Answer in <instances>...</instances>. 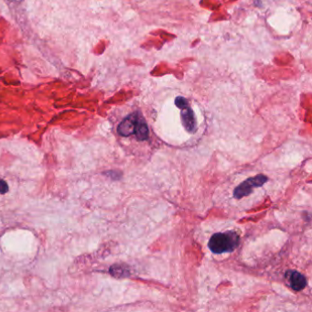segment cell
Segmentation results:
<instances>
[{
    "mask_svg": "<svg viewBox=\"0 0 312 312\" xmlns=\"http://www.w3.org/2000/svg\"><path fill=\"white\" fill-rule=\"evenodd\" d=\"M110 273L113 275L114 277H125L126 275H127L126 269H123L122 266H113L111 269H110Z\"/></svg>",
    "mask_w": 312,
    "mask_h": 312,
    "instance_id": "52a82bcc",
    "label": "cell"
},
{
    "mask_svg": "<svg viewBox=\"0 0 312 312\" xmlns=\"http://www.w3.org/2000/svg\"><path fill=\"white\" fill-rule=\"evenodd\" d=\"M135 135L137 137L138 140L144 141L147 140L148 138V127L147 123L143 119L142 117H138L137 119V126H136V130H135Z\"/></svg>",
    "mask_w": 312,
    "mask_h": 312,
    "instance_id": "8992f818",
    "label": "cell"
},
{
    "mask_svg": "<svg viewBox=\"0 0 312 312\" xmlns=\"http://www.w3.org/2000/svg\"><path fill=\"white\" fill-rule=\"evenodd\" d=\"M268 181H269L268 177L262 174L250 178L247 181L242 182L239 186L236 187L234 192V197L236 199L246 197L253 192L254 188L263 186L266 182H268Z\"/></svg>",
    "mask_w": 312,
    "mask_h": 312,
    "instance_id": "7a4b0ae2",
    "label": "cell"
},
{
    "mask_svg": "<svg viewBox=\"0 0 312 312\" xmlns=\"http://www.w3.org/2000/svg\"><path fill=\"white\" fill-rule=\"evenodd\" d=\"M175 104L177 105V107H179L180 109H182V108H184L186 106H189V103H188L187 99L182 97V96H179V97L176 98Z\"/></svg>",
    "mask_w": 312,
    "mask_h": 312,
    "instance_id": "ba28073f",
    "label": "cell"
},
{
    "mask_svg": "<svg viewBox=\"0 0 312 312\" xmlns=\"http://www.w3.org/2000/svg\"><path fill=\"white\" fill-rule=\"evenodd\" d=\"M7 192H8V185L6 184L5 181L0 180V193L5 194Z\"/></svg>",
    "mask_w": 312,
    "mask_h": 312,
    "instance_id": "9c48e42d",
    "label": "cell"
},
{
    "mask_svg": "<svg viewBox=\"0 0 312 312\" xmlns=\"http://www.w3.org/2000/svg\"><path fill=\"white\" fill-rule=\"evenodd\" d=\"M240 244V237L236 232L228 231L218 233L211 237L209 248L214 254H224L235 251Z\"/></svg>",
    "mask_w": 312,
    "mask_h": 312,
    "instance_id": "6da1fadb",
    "label": "cell"
},
{
    "mask_svg": "<svg viewBox=\"0 0 312 312\" xmlns=\"http://www.w3.org/2000/svg\"><path fill=\"white\" fill-rule=\"evenodd\" d=\"M285 276L292 290L296 291H302L306 287V279L301 273L294 270H289L287 271Z\"/></svg>",
    "mask_w": 312,
    "mask_h": 312,
    "instance_id": "277c9868",
    "label": "cell"
},
{
    "mask_svg": "<svg viewBox=\"0 0 312 312\" xmlns=\"http://www.w3.org/2000/svg\"><path fill=\"white\" fill-rule=\"evenodd\" d=\"M138 117H139L138 113H133L131 115L126 116L117 127L118 134L122 137H129L135 134Z\"/></svg>",
    "mask_w": 312,
    "mask_h": 312,
    "instance_id": "3957f363",
    "label": "cell"
},
{
    "mask_svg": "<svg viewBox=\"0 0 312 312\" xmlns=\"http://www.w3.org/2000/svg\"><path fill=\"white\" fill-rule=\"evenodd\" d=\"M181 116L182 125L184 126L187 131L190 133L196 131V119L194 113L190 106H186L181 109Z\"/></svg>",
    "mask_w": 312,
    "mask_h": 312,
    "instance_id": "5b68a950",
    "label": "cell"
}]
</instances>
